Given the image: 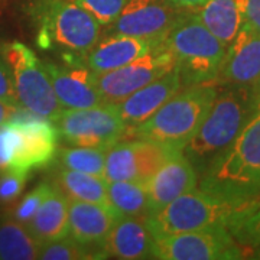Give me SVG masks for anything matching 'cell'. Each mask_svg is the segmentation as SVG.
<instances>
[{
    "instance_id": "obj_1",
    "label": "cell",
    "mask_w": 260,
    "mask_h": 260,
    "mask_svg": "<svg viewBox=\"0 0 260 260\" xmlns=\"http://www.w3.org/2000/svg\"><path fill=\"white\" fill-rule=\"evenodd\" d=\"M198 186L237 205L260 200V95L237 138L198 177Z\"/></svg>"
},
{
    "instance_id": "obj_2",
    "label": "cell",
    "mask_w": 260,
    "mask_h": 260,
    "mask_svg": "<svg viewBox=\"0 0 260 260\" xmlns=\"http://www.w3.org/2000/svg\"><path fill=\"white\" fill-rule=\"evenodd\" d=\"M259 100L257 88L218 87L210 112L184 148L198 177L237 138Z\"/></svg>"
},
{
    "instance_id": "obj_3",
    "label": "cell",
    "mask_w": 260,
    "mask_h": 260,
    "mask_svg": "<svg viewBox=\"0 0 260 260\" xmlns=\"http://www.w3.org/2000/svg\"><path fill=\"white\" fill-rule=\"evenodd\" d=\"M218 93L214 83L184 85L152 117L126 127L124 139L158 142L184 150L201 126Z\"/></svg>"
},
{
    "instance_id": "obj_4",
    "label": "cell",
    "mask_w": 260,
    "mask_h": 260,
    "mask_svg": "<svg viewBox=\"0 0 260 260\" xmlns=\"http://www.w3.org/2000/svg\"><path fill=\"white\" fill-rule=\"evenodd\" d=\"M28 12L42 49L85 55L102 37L100 23L75 0H30Z\"/></svg>"
},
{
    "instance_id": "obj_5",
    "label": "cell",
    "mask_w": 260,
    "mask_h": 260,
    "mask_svg": "<svg viewBox=\"0 0 260 260\" xmlns=\"http://www.w3.org/2000/svg\"><path fill=\"white\" fill-rule=\"evenodd\" d=\"M164 47L175 56L182 85L214 83L227 47L205 28L195 10H185L168 32Z\"/></svg>"
},
{
    "instance_id": "obj_6",
    "label": "cell",
    "mask_w": 260,
    "mask_h": 260,
    "mask_svg": "<svg viewBox=\"0 0 260 260\" xmlns=\"http://www.w3.org/2000/svg\"><path fill=\"white\" fill-rule=\"evenodd\" d=\"M247 204H233L195 186L194 189L171 201L162 210L149 215L146 221L153 237L213 227L229 229L236 214L240 213Z\"/></svg>"
},
{
    "instance_id": "obj_7",
    "label": "cell",
    "mask_w": 260,
    "mask_h": 260,
    "mask_svg": "<svg viewBox=\"0 0 260 260\" xmlns=\"http://www.w3.org/2000/svg\"><path fill=\"white\" fill-rule=\"evenodd\" d=\"M2 49L9 62L19 104L55 121L62 113V106L56 99L42 61L30 48L18 41L5 44Z\"/></svg>"
},
{
    "instance_id": "obj_8",
    "label": "cell",
    "mask_w": 260,
    "mask_h": 260,
    "mask_svg": "<svg viewBox=\"0 0 260 260\" xmlns=\"http://www.w3.org/2000/svg\"><path fill=\"white\" fill-rule=\"evenodd\" d=\"M61 140L68 146L109 149L124 138L126 123L117 104L90 109H67L55 120Z\"/></svg>"
},
{
    "instance_id": "obj_9",
    "label": "cell",
    "mask_w": 260,
    "mask_h": 260,
    "mask_svg": "<svg viewBox=\"0 0 260 260\" xmlns=\"http://www.w3.org/2000/svg\"><path fill=\"white\" fill-rule=\"evenodd\" d=\"M244 253L227 227L167 234L153 242V259L160 260H234Z\"/></svg>"
},
{
    "instance_id": "obj_10",
    "label": "cell",
    "mask_w": 260,
    "mask_h": 260,
    "mask_svg": "<svg viewBox=\"0 0 260 260\" xmlns=\"http://www.w3.org/2000/svg\"><path fill=\"white\" fill-rule=\"evenodd\" d=\"M18 130V148L9 169L28 172L49 167L58 153L59 132L55 121L18 106L6 121Z\"/></svg>"
},
{
    "instance_id": "obj_11",
    "label": "cell",
    "mask_w": 260,
    "mask_h": 260,
    "mask_svg": "<svg viewBox=\"0 0 260 260\" xmlns=\"http://www.w3.org/2000/svg\"><path fill=\"white\" fill-rule=\"evenodd\" d=\"M175 67V56L167 48L152 51L120 68L94 73L95 85L106 104H119L130 94L140 90Z\"/></svg>"
},
{
    "instance_id": "obj_12",
    "label": "cell",
    "mask_w": 260,
    "mask_h": 260,
    "mask_svg": "<svg viewBox=\"0 0 260 260\" xmlns=\"http://www.w3.org/2000/svg\"><path fill=\"white\" fill-rule=\"evenodd\" d=\"M62 62L42 61L56 99L64 109H90L106 104L99 93L94 71L85 64L84 55L62 52Z\"/></svg>"
},
{
    "instance_id": "obj_13",
    "label": "cell",
    "mask_w": 260,
    "mask_h": 260,
    "mask_svg": "<svg viewBox=\"0 0 260 260\" xmlns=\"http://www.w3.org/2000/svg\"><path fill=\"white\" fill-rule=\"evenodd\" d=\"M185 10L168 0H127L110 32L136 38H165Z\"/></svg>"
},
{
    "instance_id": "obj_14",
    "label": "cell",
    "mask_w": 260,
    "mask_h": 260,
    "mask_svg": "<svg viewBox=\"0 0 260 260\" xmlns=\"http://www.w3.org/2000/svg\"><path fill=\"white\" fill-rule=\"evenodd\" d=\"M215 84L250 88H257L260 84V34L247 22L227 47Z\"/></svg>"
},
{
    "instance_id": "obj_15",
    "label": "cell",
    "mask_w": 260,
    "mask_h": 260,
    "mask_svg": "<svg viewBox=\"0 0 260 260\" xmlns=\"http://www.w3.org/2000/svg\"><path fill=\"white\" fill-rule=\"evenodd\" d=\"M165 38H136L112 34L103 38L85 55V64L94 73H106L127 65L152 51L164 49Z\"/></svg>"
},
{
    "instance_id": "obj_16",
    "label": "cell",
    "mask_w": 260,
    "mask_h": 260,
    "mask_svg": "<svg viewBox=\"0 0 260 260\" xmlns=\"http://www.w3.org/2000/svg\"><path fill=\"white\" fill-rule=\"evenodd\" d=\"M198 185V172L188 160L184 150L175 153L146 184L149 194V211L152 215L162 210L179 195Z\"/></svg>"
},
{
    "instance_id": "obj_17",
    "label": "cell",
    "mask_w": 260,
    "mask_h": 260,
    "mask_svg": "<svg viewBox=\"0 0 260 260\" xmlns=\"http://www.w3.org/2000/svg\"><path fill=\"white\" fill-rule=\"evenodd\" d=\"M182 87L184 85L179 73L174 67L169 73L159 77L158 80L130 94L127 99L117 104L126 127L148 120Z\"/></svg>"
},
{
    "instance_id": "obj_18",
    "label": "cell",
    "mask_w": 260,
    "mask_h": 260,
    "mask_svg": "<svg viewBox=\"0 0 260 260\" xmlns=\"http://www.w3.org/2000/svg\"><path fill=\"white\" fill-rule=\"evenodd\" d=\"M114 221L116 215L102 205L70 200L68 236L81 244L107 254L106 242Z\"/></svg>"
},
{
    "instance_id": "obj_19",
    "label": "cell",
    "mask_w": 260,
    "mask_h": 260,
    "mask_svg": "<svg viewBox=\"0 0 260 260\" xmlns=\"http://www.w3.org/2000/svg\"><path fill=\"white\" fill-rule=\"evenodd\" d=\"M155 237L146 218L120 217L113 223L106 242L109 257L121 260L153 259Z\"/></svg>"
},
{
    "instance_id": "obj_20",
    "label": "cell",
    "mask_w": 260,
    "mask_h": 260,
    "mask_svg": "<svg viewBox=\"0 0 260 260\" xmlns=\"http://www.w3.org/2000/svg\"><path fill=\"white\" fill-rule=\"evenodd\" d=\"M68 205L70 200L67 195L55 185L52 186L34 218L26 224L38 244L59 240L68 236Z\"/></svg>"
},
{
    "instance_id": "obj_21",
    "label": "cell",
    "mask_w": 260,
    "mask_h": 260,
    "mask_svg": "<svg viewBox=\"0 0 260 260\" xmlns=\"http://www.w3.org/2000/svg\"><path fill=\"white\" fill-rule=\"evenodd\" d=\"M195 12L205 28L225 47L232 44L247 22L244 0H207Z\"/></svg>"
},
{
    "instance_id": "obj_22",
    "label": "cell",
    "mask_w": 260,
    "mask_h": 260,
    "mask_svg": "<svg viewBox=\"0 0 260 260\" xmlns=\"http://www.w3.org/2000/svg\"><path fill=\"white\" fill-rule=\"evenodd\" d=\"M52 184L59 188L68 200L93 203L112 211L107 195V182L103 177L56 167L52 174Z\"/></svg>"
},
{
    "instance_id": "obj_23",
    "label": "cell",
    "mask_w": 260,
    "mask_h": 260,
    "mask_svg": "<svg viewBox=\"0 0 260 260\" xmlns=\"http://www.w3.org/2000/svg\"><path fill=\"white\" fill-rule=\"evenodd\" d=\"M39 244L25 224L6 213L0 215V260L38 259Z\"/></svg>"
},
{
    "instance_id": "obj_24",
    "label": "cell",
    "mask_w": 260,
    "mask_h": 260,
    "mask_svg": "<svg viewBox=\"0 0 260 260\" xmlns=\"http://www.w3.org/2000/svg\"><path fill=\"white\" fill-rule=\"evenodd\" d=\"M107 195L116 218L120 217L148 218L150 214L148 188L143 184L135 181L107 182Z\"/></svg>"
},
{
    "instance_id": "obj_25",
    "label": "cell",
    "mask_w": 260,
    "mask_h": 260,
    "mask_svg": "<svg viewBox=\"0 0 260 260\" xmlns=\"http://www.w3.org/2000/svg\"><path fill=\"white\" fill-rule=\"evenodd\" d=\"M103 178L106 182L135 181L138 182V158L135 140L124 139L106 152Z\"/></svg>"
},
{
    "instance_id": "obj_26",
    "label": "cell",
    "mask_w": 260,
    "mask_h": 260,
    "mask_svg": "<svg viewBox=\"0 0 260 260\" xmlns=\"http://www.w3.org/2000/svg\"><path fill=\"white\" fill-rule=\"evenodd\" d=\"M135 140L136 158H138V182L146 185L149 179L158 172L175 153L181 152L179 149L171 148L152 140Z\"/></svg>"
},
{
    "instance_id": "obj_27",
    "label": "cell",
    "mask_w": 260,
    "mask_h": 260,
    "mask_svg": "<svg viewBox=\"0 0 260 260\" xmlns=\"http://www.w3.org/2000/svg\"><path fill=\"white\" fill-rule=\"evenodd\" d=\"M106 152L107 150L104 149L81 148V146L59 148L56 153L55 165L84 174L103 177Z\"/></svg>"
},
{
    "instance_id": "obj_28",
    "label": "cell",
    "mask_w": 260,
    "mask_h": 260,
    "mask_svg": "<svg viewBox=\"0 0 260 260\" xmlns=\"http://www.w3.org/2000/svg\"><path fill=\"white\" fill-rule=\"evenodd\" d=\"M41 260H97L107 259V254L78 243L70 236L54 242L41 243L38 247Z\"/></svg>"
},
{
    "instance_id": "obj_29",
    "label": "cell",
    "mask_w": 260,
    "mask_h": 260,
    "mask_svg": "<svg viewBox=\"0 0 260 260\" xmlns=\"http://www.w3.org/2000/svg\"><path fill=\"white\" fill-rule=\"evenodd\" d=\"M234 240L244 250L260 247V200L246 205L229 225Z\"/></svg>"
},
{
    "instance_id": "obj_30",
    "label": "cell",
    "mask_w": 260,
    "mask_h": 260,
    "mask_svg": "<svg viewBox=\"0 0 260 260\" xmlns=\"http://www.w3.org/2000/svg\"><path fill=\"white\" fill-rule=\"evenodd\" d=\"M52 186H54L52 182L44 181L39 185L35 186L34 189H30L28 194L23 195L18 204L13 207V210L10 211L12 217L15 220H18L19 223L26 225L34 218V215L37 214L39 207L45 201V198L49 195Z\"/></svg>"
},
{
    "instance_id": "obj_31",
    "label": "cell",
    "mask_w": 260,
    "mask_h": 260,
    "mask_svg": "<svg viewBox=\"0 0 260 260\" xmlns=\"http://www.w3.org/2000/svg\"><path fill=\"white\" fill-rule=\"evenodd\" d=\"M93 16L100 26L110 28L127 0H75Z\"/></svg>"
},
{
    "instance_id": "obj_32",
    "label": "cell",
    "mask_w": 260,
    "mask_h": 260,
    "mask_svg": "<svg viewBox=\"0 0 260 260\" xmlns=\"http://www.w3.org/2000/svg\"><path fill=\"white\" fill-rule=\"evenodd\" d=\"M28 172L15 169L0 171V205H9L23 192L28 182Z\"/></svg>"
},
{
    "instance_id": "obj_33",
    "label": "cell",
    "mask_w": 260,
    "mask_h": 260,
    "mask_svg": "<svg viewBox=\"0 0 260 260\" xmlns=\"http://www.w3.org/2000/svg\"><path fill=\"white\" fill-rule=\"evenodd\" d=\"M18 130L12 124H0V171L9 169L12 165L18 148Z\"/></svg>"
},
{
    "instance_id": "obj_34",
    "label": "cell",
    "mask_w": 260,
    "mask_h": 260,
    "mask_svg": "<svg viewBox=\"0 0 260 260\" xmlns=\"http://www.w3.org/2000/svg\"><path fill=\"white\" fill-rule=\"evenodd\" d=\"M0 100L9 103L12 106H20L16 91H15L9 62L3 54L2 47H0Z\"/></svg>"
},
{
    "instance_id": "obj_35",
    "label": "cell",
    "mask_w": 260,
    "mask_h": 260,
    "mask_svg": "<svg viewBox=\"0 0 260 260\" xmlns=\"http://www.w3.org/2000/svg\"><path fill=\"white\" fill-rule=\"evenodd\" d=\"M244 13L247 23L260 34V0H244Z\"/></svg>"
},
{
    "instance_id": "obj_36",
    "label": "cell",
    "mask_w": 260,
    "mask_h": 260,
    "mask_svg": "<svg viewBox=\"0 0 260 260\" xmlns=\"http://www.w3.org/2000/svg\"><path fill=\"white\" fill-rule=\"evenodd\" d=\"M168 2L177 6L178 9L197 10L198 8H201L207 0H168Z\"/></svg>"
},
{
    "instance_id": "obj_37",
    "label": "cell",
    "mask_w": 260,
    "mask_h": 260,
    "mask_svg": "<svg viewBox=\"0 0 260 260\" xmlns=\"http://www.w3.org/2000/svg\"><path fill=\"white\" fill-rule=\"evenodd\" d=\"M15 107H18V106H12L9 103L0 100V124H5L6 121L9 120L10 114L13 113Z\"/></svg>"
},
{
    "instance_id": "obj_38",
    "label": "cell",
    "mask_w": 260,
    "mask_h": 260,
    "mask_svg": "<svg viewBox=\"0 0 260 260\" xmlns=\"http://www.w3.org/2000/svg\"><path fill=\"white\" fill-rule=\"evenodd\" d=\"M254 259H260V247H257L256 249V251H254V256H253Z\"/></svg>"
},
{
    "instance_id": "obj_39",
    "label": "cell",
    "mask_w": 260,
    "mask_h": 260,
    "mask_svg": "<svg viewBox=\"0 0 260 260\" xmlns=\"http://www.w3.org/2000/svg\"><path fill=\"white\" fill-rule=\"evenodd\" d=\"M257 93H259V95H260V84L257 85Z\"/></svg>"
}]
</instances>
